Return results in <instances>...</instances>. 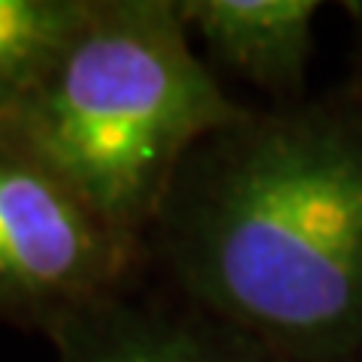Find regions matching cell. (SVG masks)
I'll use <instances>...</instances> for the list:
<instances>
[{"label": "cell", "mask_w": 362, "mask_h": 362, "mask_svg": "<svg viewBox=\"0 0 362 362\" xmlns=\"http://www.w3.org/2000/svg\"><path fill=\"white\" fill-rule=\"evenodd\" d=\"M190 45L173 0H90L42 82L0 133L94 211L148 245L181 163L245 115Z\"/></svg>", "instance_id": "2"}, {"label": "cell", "mask_w": 362, "mask_h": 362, "mask_svg": "<svg viewBox=\"0 0 362 362\" xmlns=\"http://www.w3.org/2000/svg\"><path fill=\"white\" fill-rule=\"evenodd\" d=\"M187 305L269 362L362 350V115L247 109L181 163L148 233Z\"/></svg>", "instance_id": "1"}, {"label": "cell", "mask_w": 362, "mask_h": 362, "mask_svg": "<svg viewBox=\"0 0 362 362\" xmlns=\"http://www.w3.org/2000/svg\"><path fill=\"white\" fill-rule=\"evenodd\" d=\"M350 16H354L359 25H362V4H354V6H350Z\"/></svg>", "instance_id": "7"}, {"label": "cell", "mask_w": 362, "mask_h": 362, "mask_svg": "<svg viewBox=\"0 0 362 362\" xmlns=\"http://www.w3.org/2000/svg\"><path fill=\"white\" fill-rule=\"evenodd\" d=\"M317 0H181L178 16L209 58L259 88L278 109L302 103Z\"/></svg>", "instance_id": "4"}, {"label": "cell", "mask_w": 362, "mask_h": 362, "mask_svg": "<svg viewBox=\"0 0 362 362\" xmlns=\"http://www.w3.org/2000/svg\"><path fill=\"white\" fill-rule=\"evenodd\" d=\"M148 245L0 133V323L52 338L136 287Z\"/></svg>", "instance_id": "3"}, {"label": "cell", "mask_w": 362, "mask_h": 362, "mask_svg": "<svg viewBox=\"0 0 362 362\" xmlns=\"http://www.w3.org/2000/svg\"><path fill=\"white\" fill-rule=\"evenodd\" d=\"M49 341L58 362H269L194 305H157L136 296V287L76 317Z\"/></svg>", "instance_id": "5"}, {"label": "cell", "mask_w": 362, "mask_h": 362, "mask_svg": "<svg viewBox=\"0 0 362 362\" xmlns=\"http://www.w3.org/2000/svg\"><path fill=\"white\" fill-rule=\"evenodd\" d=\"M90 0H0V121L52 70Z\"/></svg>", "instance_id": "6"}]
</instances>
